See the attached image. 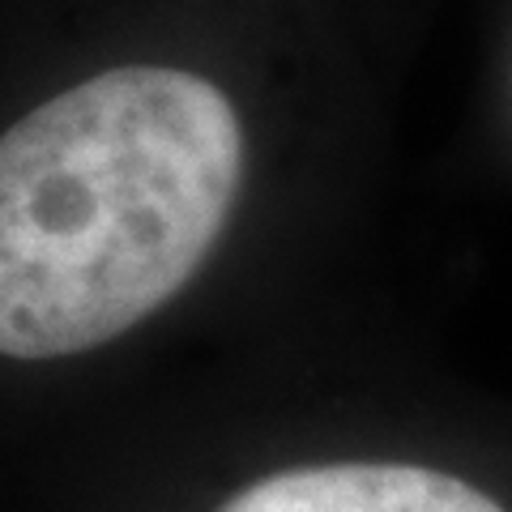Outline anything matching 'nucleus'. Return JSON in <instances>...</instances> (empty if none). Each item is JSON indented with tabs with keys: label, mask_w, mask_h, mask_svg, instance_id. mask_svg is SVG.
Segmentation results:
<instances>
[{
	"label": "nucleus",
	"mask_w": 512,
	"mask_h": 512,
	"mask_svg": "<svg viewBox=\"0 0 512 512\" xmlns=\"http://www.w3.org/2000/svg\"><path fill=\"white\" fill-rule=\"evenodd\" d=\"M244 180L214 82L128 64L0 137V355L64 359L141 325L205 265Z\"/></svg>",
	"instance_id": "nucleus-1"
},
{
	"label": "nucleus",
	"mask_w": 512,
	"mask_h": 512,
	"mask_svg": "<svg viewBox=\"0 0 512 512\" xmlns=\"http://www.w3.org/2000/svg\"><path fill=\"white\" fill-rule=\"evenodd\" d=\"M218 512H504L466 478L393 466V461H342L269 474L231 495Z\"/></svg>",
	"instance_id": "nucleus-2"
}]
</instances>
